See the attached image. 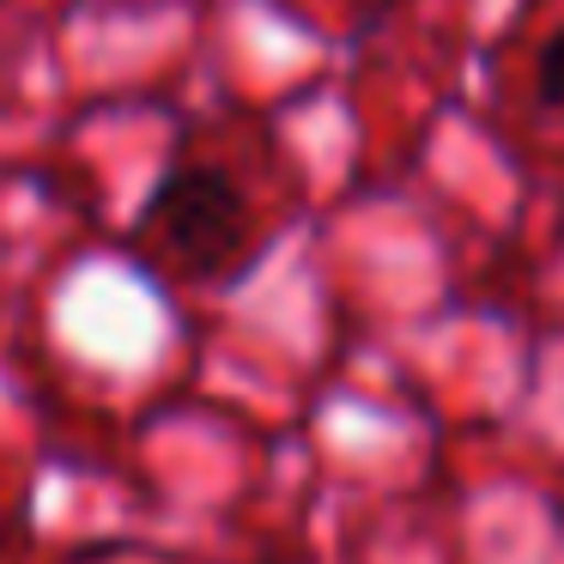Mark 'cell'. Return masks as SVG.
Here are the masks:
<instances>
[{"instance_id": "obj_1", "label": "cell", "mask_w": 564, "mask_h": 564, "mask_svg": "<svg viewBox=\"0 0 564 564\" xmlns=\"http://www.w3.org/2000/svg\"><path fill=\"white\" fill-rule=\"evenodd\" d=\"M140 231L171 256V268H183V280L200 285L231 280L256 243L249 195L219 164H171L140 207Z\"/></svg>"}, {"instance_id": "obj_2", "label": "cell", "mask_w": 564, "mask_h": 564, "mask_svg": "<svg viewBox=\"0 0 564 564\" xmlns=\"http://www.w3.org/2000/svg\"><path fill=\"white\" fill-rule=\"evenodd\" d=\"M534 98H540V110L564 116V31L546 37V50L534 62Z\"/></svg>"}]
</instances>
